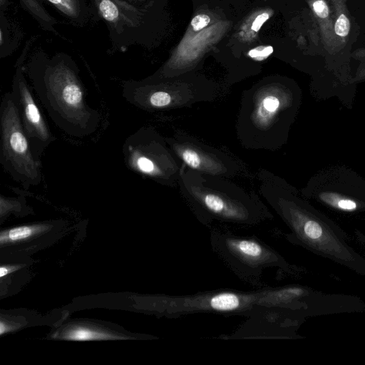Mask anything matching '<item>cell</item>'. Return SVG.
Masks as SVG:
<instances>
[{
  "label": "cell",
  "mask_w": 365,
  "mask_h": 365,
  "mask_svg": "<svg viewBox=\"0 0 365 365\" xmlns=\"http://www.w3.org/2000/svg\"><path fill=\"white\" fill-rule=\"evenodd\" d=\"M273 52V48L271 46H260L250 50L248 55L252 58L257 61H262L267 58Z\"/></svg>",
  "instance_id": "cell-17"
},
{
  "label": "cell",
  "mask_w": 365,
  "mask_h": 365,
  "mask_svg": "<svg viewBox=\"0 0 365 365\" xmlns=\"http://www.w3.org/2000/svg\"><path fill=\"white\" fill-rule=\"evenodd\" d=\"M122 150L125 164L131 171L161 185L178 183L182 163L155 128L142 127L130 134Z\"/></svg>",
  "instance_id": "cell-7"
},
{
  "label": "cell",
  "mask_w": 365,
  "mask_h": 365,
  "mask_svg": "<svg viewBox=\"0 0 365 365\" xmlns=\"http://www.w3.org/2000/svg\"><path fill=\"white\" fill-rule=\"evenodd\" d=\"M22 66L33 91L62 132L83 138L98 130L101 115L87 103L79 69L71 56L64 53L50 56L37 50Z\"/></svg>",
  "instance_id": "cell-2"
},
{
  "label": "cell",
  "mask_w": 365,
  "mask_h": 365,
  "mask_svg": "<svg viewBox=\"0 0 365 365\" xmlns=\"http://www.w3.org/2000/svg\"><path fill=\"white\" fill-rule=\"evenodd\" d=\"M262 179L260 192L290 230L285 235L289 242L365 277V257L347 243L344 231L327 219L287 201L265 175Z\"/></svg>",
  "instance_id": "cell-4"
},
{
  "label": "cell",
  "mask_w": 365,
  "mask_h": 365,
  "mask_svg": "<svg viewBox=\"0 0 365 365\" xmlns=\"http://www.w3.org/2000/svg\"><path fill=\"white\" fill-rule=\"evenodd\" d=\"M178 183L192 212L209 228L214 222L250 227L273 218L255 193L227 178L199 172L182 163Z\"/></svg>",
  "instance_id": "cell-3"
},
{
  "label": "cell",
  "mask_w": 365,
  "mask_h": 365,
  "mask_svg": "<svg viewBox=\"0 0 365 365\" xmlns=\"http://www.w3.org/2000/svg\"><path fill=\"white\" fill-rule=\"evenodd\" d=\"M69 22L84 26L93 17L91 4L87 0H46Z\"/></svg>",
  "instance_id": "cell-11"
},
{
  "label": "cell",
  "mask_w": 365,
  "mask_h": 365,
  "mask_svg": "<svg viewBox=\"0 0 365 365\" xmlns=\"http://www.w3.org/2000/svg\"><path fill=\"white\" fill-rule=\"evenodd\" d=\"M0 134V164L4 172L25 190L39 185L43 180L41 163L32 152L11 91L1 98Z\"/></svg>",
  "instance_id": "cell-6"
},
{
  "label": "cell",
  "mask_w": 365,
  "mask_h": 365,
  "mask_svg": "<svg viewBox=\"0 0 365 365\" xmlns=\"http://www.w3.org/2000/svg\"><path fill=\"white\" fill-rule=\"evenodd\" d=\"M210 22V16L206 14H198L191 21L192 30L198 31L205 28Z\"/></svg>",
  "instance_id": "cell-18"
},
{
  "label": "cell",
  "mask_w": 365,
  "mask_h": 365,
  "mask_svg": "<svg viewBox=\"0 0 365 365\" xmlns=\"http://www.w3.org/2000/svg\"><path fill=\"white\" fill-rule=\"evenodd\" d=\"M93 17L106 24L115 50L125 51L140 43L144 16L143 6L125 0H91Z\"/></svg>",
  "instance_id": "cell-8"
},
{
  "label": "cell",
  "mask_w": 365,
  "mask_h": 365,
  "mask_svg": "<svg viewBox=\"0 0 365 365\" xmlns=\"http://www.w3.org/2000/svg\"><path fill=\"white\" fill-rule=\"evenodd\" d=\"M9 267H1L0 268V277H3L6 276L7 274H9Z\"/></svg>",
  "instance_id": "cell-24"
},
{
  "label": "cell",
  "mask_w": 365,
  "mask_h": 365,
  "mask_svg": "<svg viewBox=\"0 0 365 365\" xmlns=\"http://www.w3.org/2000/svg\"><path fill=\"white\" fill-rule=\"evenodd\" d=\"M210 244L213 253L237 278L255 289L265 286L262 277L266 269H277L282 277L300 273L298 267L255 235H240L211 227Z\"/></svg>",
  "instance_id": "cell-5"
},
{
  "label": "cell",
  "mask_w": 365,
  "mask_h": 365,
  "mask_svg": "<svg viewBox=\"0 0 365 365\" xmlns=\"http://www.w3.org/2000/svg\"><path fill=\"white\" fill-rule=\"evenodd\" d=\"M23 34L14 23H11L5 13L0 14V57L11 55L19 46Z\"/></svg>",
  "instance_id": "cell-12"
},
{
  "label": "cell",
  "mask_w": 365,
  "mask_h": 365,
  "mask_svg": "<svg viewBox=\"0 0 365 365\" xmlns=\"http://www.w3.org/2000/svg\"><path fill=\"white\" fill-rule=\"evenodd\" d=\"M126 1L135 5L142 6L143 4H145L148 0H125Z\"/></svg>",
  "instance_id": "cell-23"
},
{
  "label": "cell",
  "mask_w": 365,
  "mask_h": 365,
  "mask_svg": "<svg viewBox=\"0 0 365 365\" xmlns=\"http://www.w3.org/2000/svg\"><path fill=\"white\" fill-rule=\"evenodd\" d=\"M165 139L180 160L192 170L230 178L236 175L241 169L237 162L225 153L182 135Z\"/></svg>",
  "instance_id": "cell-10"
},
{
  "label": "cell",
  "mask_w": 365,
  "mask_h": 365,
  "mask_svg": "<svg viewBox=\"0 0 365 365\" xmlns=\"http://www.w3.org/2000/svg\"><path fill=\"white\" fill-rule=\"evenodd\" d=\"M110 336L108 334L95 331L86 328H78L68 332L64 338L71 340L84 341L110 339Z\"/></svg>",
  "instance_id": "cell-14"
},
{
  "label": "cell",
  "mask_w": 365,
  "mask_h": 365,
  "mask_svg": "<svg viewBox=\"0 0 365 365\" xmlns=\"http://www.w3.org/2000/svg\"><path fill=\"white\" fill-rule=\"evenodd\" d=\"M334 207L341 210L354 211L357 209V204L352 200L343 199L339 200Z\"/></svg>",
  "instance_id": "cell-20"
},
{
  "label": "cell",
  "mask_w": 365,
  "mask_h": 365,
  "mask_svg": "<svg viewBox=\"0 0 365 365\" xmlns=\"http://www.w3.org/2000/svg\"><path fill=\"white\" fill-rule=\"evenodd\" d=\"M269 18V14L267 12H263L259 14L253 21L251 29L255 32H257L261 29L264 23Z\"/></svg>",
  "instance_id": "cell-21"
},
{
  "label": "cell",
  "mask_w": 365,
  "mask_h": 365,
  "mask_svg": "<svg viewBox=\"0 0 365 365\" xmlns=\"http://www.w3.org/2000/svg\"><path fill=\"white\" fill-rule=\"evenodd\" d=\"M34 228L29 226H21L11 229L8 232V238L11 241H17L30 237Z\"/></svg>",
  "instance_id": "cell-15"
},
{
  "label": "cell",
  "mask_w": 365,
  "mask_h": 365,
  "mask_svg": "<svg viewBox=\"0 0 365 365\" xmlns=\"http://www.w3.org/2000/svg\"><path fill=\"white\" fill-rule=\"evenodd\" d=\"M304 285L264 286L252 291L218 289L195 294L163 297V314L179 318L194 314L240 316L247 319L238 328L247 336H272L282 331L292 317L300 315Z\"/></svg>",
  "instance_id": "cell-1"
},
{
  "label": "cell",
  "mask_w": 365,
  "mask_h": 365,
  "mask_svg": "<svg viewBox=\"0 0 365 365\" xmlns=\"http://www.w3.org/2000/svg\"><path fill=\"white\" fill-rule=\"evenodd\" d=\"M350 30V22L349 19L344 14H341L337 19L334 25V31L336 35L344 37L346 36Z\"/></svg>",
  "instance_id": "cell-16"
},
{
  "label": "cell",
  "mask_w": 365,
  "mask_h": 365,
  "mask_svg": "<svg viewBox=\"0 0 365 365\" xmlns=\"http://www.w3.org/2000/svg\"><path fill=\"white\" fill-rule=\"evenodd\" d=\"M11 93L35 158L41 160L45 150L56 140L36 103L22 65L16 66Z\"/></svg>",
  "instance_id": "cell-9"
},
{
  "label": "cell",
  "mask_w": 365,
  "mask_h": 365,
  "mask_svg": "<svg viewBox=\"0 0 365 365\" xmlns=\"http://www.w3.org/2000/svg\"><path fill=\"white\" fill-rule=\"evenodd\" d=\"M10 4L11 2L9 0H0V14L5 13Z\"/></svg>",
  "instance_id": "cell-22"
},
{
  "label": "cell",
  "mask_w": 365,
  "mask_h": 365,
  "mask_svg": "<svg viewBox=\"0 0 365 365\" xmlns=\"http://www.w3.org/2000/svg\"><path fill=\"white\" fill-rule=\"evenodd\" d=\"M19 1L24 9L36 20L43 29L56 34L55 25L58 21L47 12L38 0H19Z\"/></svg>",
  "instance_id": "cell-13"
},
{
  "label": "cell",
  "mask_w": 365,
  "mask_h": 365,
  "mask_svg": "<svg viewBox=\"0 0 365 365\" xmlns=\"http://www.w3.org/2000/svg\"><path fill=\"white\" fill-rule=\"evenodd\" d=\"M314 11L320 18L324 19L329 16V8L323 0H316L312 5Z\"/></svg>",
  "instance_id": "cell-19"
}]
</instances>
